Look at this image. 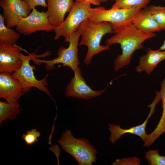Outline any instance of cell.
I'll return each mask as SVG.
<instances>
[{"label":"cell","instance_id":"cell-18","mask_svg":"<svg viewBox=\"0 0 165 165\" xmlns=\"http://www.w3.org/2000/svg\"><path fill=\"white\" fill-rule=\"evenodd\" d=\"M20 113V105L18 102L9 103L0 101V123L8 119H16Z\"/></svg>","mask_w":165,"mask_h":165},{"label":"cell","instance_id":"cell-23","mask_svg":"<svg viewBox=\"0 0 165 165\" xmlns=\"http://www.w3.org/2000/svg\"><path fill=\"white\" fill-rule=\"evenodd\" d=\"M141 160L135 156L116 159L112 165H139Z\"/></svg>","mask_w":165,"mask_h":165},{"label":"cell","instance_id":"cell-21","mask_svg":"<svg viewBox=\"0 0 165 165\" xmlns=\"http://www.w3.org/2000/svg\"><path fill=\"white\" fill-rule=\"evenodd\" d=\"M144 157L150 165H165V156L160 155L158 149H149L145 153Z\"/></svg>","mask_w":165,"mask_h":165},{"label":"cell","instance_id":"cell-25","mask_svg":"<svg viewBox=\"0 0 165 165\" xmlns=\"http://www.w3.org/2000/svg\"><path fill=\"white\" fill-rule=\"evenodd\" d=\"M27 4L31 11L37 6H41L44 7H47L46 0H23Z\"/></svg>","mask_w":165,"mask_h":165},{"label":"cell","instance_id":"cell-19","mask_svg":"<svg viewBox=\"0 0 165 165\" xmlns=\"http://www.w3.org/2000/svg\"><path fill=\"white\" fill-rule=\"evenodd\" d=\"M111 9H132L140 8L143 9L146 7L151 0H115Z\"/></svg>","mask_w":165,"mask_h":165},{"label":"cell","instance_id":"cell-7","mask_svg":"<svg viewBox=\"0 0 165 165\" xmlns=\"http://www.w3.org/2000/svg\"><path fill=\"white\" fill-rule=\"evenodd\" d=\"M141 9L139 7L108 9L103 6L91 8V16L89 19L96 22H109L113 26H119L133 21Z\"/></svg>","mask_w":165,"mask_h":165},{"label":"cell","instance_id":"cell-15","mask_svg":"<svg viewBox=\"0 0 165 165\" xmlns=\"http://www.w3.org/2000/svg\"><path fill=\"white\" fill-rule=\"evenodd\" d=\"M147 53L139 57V64L136 68V72L140 73L145 71L149 75L159 64L165 59V52L148 48Z\"/></svg>","mask_w":165,"mask_h":165},{"label":"cell","instance_id":"cell-12","mask_svg":"<svg viewBox=\"0 0 165 165\" xmlns=\"http://www.w3.org/2000/svg\"><path fill=\"white\" fill-rule=\"evenodd\" d=\"M25 94L17 79L10 74L0 73V97L9 103L18 102L19 98Z\"/></svg>","mask_w":165,"mask_h":165},{"label":"cell","instance_id":"cell-2","mask_svg":"<svg viewBox=\"0 0 165 165\" xmlns=\"http://www.w3.org/2000/svg\"><path fill=\"white\" fill-rule=\"evenodd\" d=\"M77 29L81 36L79 45H85L88 48L83 61L86 64H90L94 55L110 49V46L101 45V42L105 35L113 33V25L110 23L96 22L87 19L79 25Z\"/></svg>","mask_w":165,"mask_h":165},{"label":"cell","instance_id":"cell-5","mask_svg":"<svg viewBox=\"0 0 165 165\" xmlns=\"http://www.w3.org/2000/svg\"><path fill=\"white\" fill-rule=\"evenodd\" d=\"M35 53L36 52L29 54L27 56L21 53L20 56L22 61V65L20 68L13 73L11 75L18 80L25 94L29 93L31 87H35L45 93L55 102L50 92L46 86L48 84L47 79L49 75L47 74L40 80L37 79L34 72L35 67L30 64V61L34 57L39 56L36 55Z\"/></svg>","mask_w":165,"mask_h":165},{"label":"cell","instance_id":"cell-26","mask_svg":"<svg viewBox=\"0 0 165 165\" xmlns=\"http://www.w3.org/2000/svg\"><path fill=\"white\" fill-rule=\"evenodd\" d=\"M76 1L90 5L99 6L101 2V0H76Z\"/></svg>","mask_w":165,"mask_h":165},{"label":"cell","instance_id":"cell-11","mask_svg":"<svg viewBox=\"0 0 165 165\" xmlns=\"http://www.w3.org/2000/svg\"><path fill=\"white\" fill-rule=\"evenodd\" d=\"M22 49L16 44L0 42V72L13 73L22 64L20 52Z\"/></svg>","mask_w":165,"mask_h":165},{"label":"cell","instance_id":"cell-22","mask_svg":"<svg viewBox=\"0 0 165 165\" xmlns=\"http://www.w3.org/2000/svg\"><path fill=\"white\" fill-rule=\"evenodd\" d=\"M40 135V132L36 129H32L30 130L27 131L26 134H24L22 138L27 145H30L38 141V138Z\"/></svg>","mask_w":165,"mask_h":165},{"label":"cell","instance_id":"cell-10","mask_svg":"<svg viewBox=\"0 0 165 165\" xmlns=\"http://www.w3.org/2000/svg\"><path fill=\"white\" fill-rule=\"evenodd\" d=\"M74 75L67 85L64 96L66 97L88 100L101 95L107 87L99 90H94L87 84L82 76L81 70L74 72Z\"/></svg>","mask_w":165,"mask_h":165},{"label":"cell","instance_id":"cell-8","mask_svg":"<svg viewBox=\"0 0 165 165\" xmlns=\"http://www.w3.org/2000/svg\"><path fill=\"white\" fill-rule=\"evenodd\" d=\"M16 27L17 31L24 35L39 31H51L55 28L50 22L46 12H40L35 8L28 16L21 18Z\"/></svg>","mask_w":165,"mask_h":165},{"label":"cell","instance_id":"cell-1","mask_svg":"<svg viewBox=\"0 0 165 165\" xmlns=\"http://www.w3.org/2000/svg\"><path fill=\"white\" fill-rule=\"evenodd\" d=\"M132 21L113 26L114 35L105 41L106 45H120L122 53L118 55L114 62V70L117 72L128 65L133 53L143 48L142 44L146 40L156 36L155 33L146 32L137 28Z\"/></svg>","mask_w":165,"mask_h":165},{"label":"cell","instance_id":"cell-27","mask_svg":"<svg viewBox=\"0 0 165 165\" xmlns=\"http://www.w3.org/2000/svg\"><path fill=\"white\" fill-rule=\"evenodd\" d=\"M159 50L164 51L165 52V39L164 40L163 44L160 46Z\"/></svg>","mask_w":165,"mask_h":165},{"label":"cell","instance_id":"cell-24","mask_svg":"<svg viewBox=\"0 0 165 165\" xmlns=\"http://www.w3.org/2000/svg\"><path fill=\"white\" fill-rule=\"evenodd\" d=\"M160 95L162 101L163 112L160 122L162 124H165V78L162 82L160 91H156Z\"/></svg>","mask_w":165,"mask_h":165},{"label":"cell","instance_id":"cell-14","mask_svg":"<svg viewBox=\"0 0 165 165\" xmlns=\"http://www.w3.org/2000/svg\"><path fill=\"white\" fill-rule=\"evenodd\" d=\"M150 112L145 121L140 125L131 127L128 129H123L120 127V125H116L114 123L109 124L108 129L111 132L109 138L110 141L112 144L119 139L121 137L126 133H130L139 137L143 141L146 139L147 134L146 133L145 127L149 118L155 111V107H150Z\"/></svg>","mask_w":165,"mask_h":165},{"label":"cell","instance_id":"cell-28","mask_svg":"<svg viewBox=\"0 0 165 165\" xmlns=\"http://www.w3.org/2000/svg\"><path fill=\"white\" fill-rule=\"evenodd\" d=\"M108 0H101V2H106Z\"/></svg>","mask_w":165,"mask_h":165},{"label":"cell","instance_id":"cell-3","mask_svg":"<svg viewBox=\"0 0 165 165\" xmlns=\"http://www.w3.org/2000/svg\"><path fill=\"white\" fill-rule=\"evenodd\" d=\"M57 142L65 152L72 155L79 165H92L97 160V151L87 139L77 138L70 130L67 129L61 133Z\"/></svg>","mask_w":165,"mask_h":165},{"label":"cell","instance_id":"cell-13","mask_svg":"<svg viewBox=\"0 0 165 165\" xmlns=\"http://www.w3.org/2000/svg\"><path fill=\"white\" fill-rule=\"evenodd\" d=\"M74 2L73 0H47L46 13L50 22L55 27L64 22L65 14L71 10Z\"/></svg>","mask_w":165,"mask_h":165},{"label":"cell","instance_id":"cell-9","mask_svg":"<svg viewBox=\"0 0 165 165\" xmlns=\"http://www.w3.org/2000/svg\"><path fill=\"white\" fill-rule=\"evenodd\" d=\"M0 6L5 24L11 28L16 27L21 18L27 17L31 12L22 0H0Z\"/></svg>","mask_w":165,"mask_h":165},{"label":"cell","instance_id":"cell-16","mask_svg":"<svg viewBox=\"0 0 165 165\" xmlns=\"http://www.w3.org/2000/svg\"><path fill=\"white\" fill-rule=\"evenodd\" d=\"M132 23L138 29L148 32L155 33L162 31L147 6L140 11Z\"/></svg>","mask_w":165,"mask_h":165},{"label":"cell","instance_id":"cell-4","mask_svg":"<svg viewBox=\"0 0 165 165\" xmlns=\"http://www.w3.org/2000/svg\"><path fill=\"white\" fill-rule=\"evenodd\" d=\"M80 36L78 29L72 33L65 42L69 43L68 47L65 48L61 46L57 50V57L50 60H41L37 59L38 56L34 57L32 60L36 64L45 63V68L48 71L55 68L56 64H62L69 67L74 72L81 70L79 67L80 62L78 57L79 39Z\"/></svg>","mask_w":165,"mask_h":165},{"label":"cell","instance_id":"cell-20","mask_svg":"<svg viewBox=\"0 0 165 165\" xmlns=\"http://www.w3.org/2000/svg\"><path fill=\"white\" fill-rule=\"evenodd\" d=\"M148 7L162 31H165V6L151 5Z\"/></svg>","mask_w":165,"mask_h":165},{"label":"cell","instance_id":"cell-6","mask_svg":"<svg viewBox=\"0 0 165 165\" xmlns=\"http://www.w3.org/2000/svg\"><path fill=\"white\" fill-rule=\"evenodd\" d=\"M91 8L90 5L75 0L66 19L61 25L55 28L54 40L63 37L64 41L66 40L83 21L90 18Z\"/></svg>","mask_w":165,"mask_h":165},{"label":"cell","instance_id":"cell-17","mask_svg":"<svg viewBox=\"0 0 165 165\" xmlns=\"http://www.w3.org/2000/svg\"><path fill=\"white\" fill-rule=\"evenodd\" d=\"M20 34L6 25L4 19L0 14V42L9 44H16Z\"/></svg>","mask_w":165,"mask_h":165}]
</instances>
